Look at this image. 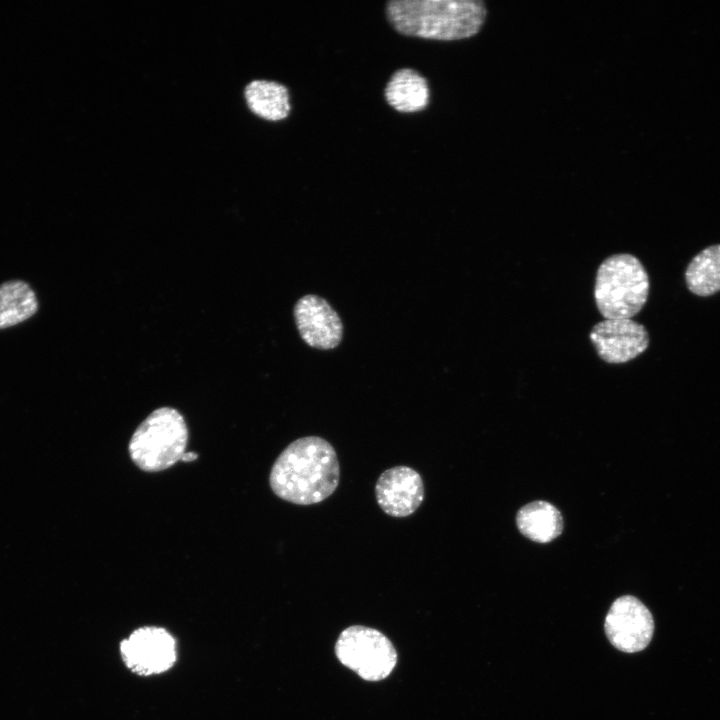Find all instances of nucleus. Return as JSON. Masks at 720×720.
<instances>
[{
	"instance_id": "obj_3",
	"label": "nucleus",
	"mask_w": 720,
	"mask_h": 720,
	"mask_svg": "<svg viewBox=\"0 0 720 720\" xmlns=\"http://www.w3.org/2000/svg\"><path fill=\"white\" fill-rule=\"evenodd\" d=\"M649 277L638 258L615 254L598 267L594 298L605 319H631L645 305Z\"/></svg>"
},
{
	"instance_id": "obj_16",
	"label": "nucleus",
	"mask_w": 720,
	"mask_h": 720,
	"mask_svg": "<svg viewBox=\"0 0 720 720\" xmlns=\"http://www.w3.org/2000/svg\"><path fill=\"white\" fill-rule=\"evenodd\" d=\"M198 458V454L195 452H185L181 458V461L191 462Z\"/></svg>"
},
{
	"instance_id": "obj_13",
	"label": "nucleus",
	"mask_w": 720,
	"mask_h": 720,
	"mask_svg": "<svg viewBox=\"0 0 720 720\" xmlns=\"http://www.w3.org/2000/svg\"><path fill=\"white\" fill-rule=\"evenodd\" d=\"M516 524L525 537L538 543L552 541L563 530L560 511L545 501H534L523 506L517 513Z\"/></svg>"
},
{
	"instance_id": "obj_1",
	"label": "nucleus",
	"mask_w": 720,
	"mask_h": 720,
	"mask_svg": "<svg viewBox=\"0 0 720 720\" xmlns=\"http://www.w3.org/2000/svg\"><path fill=\"white\" fill-rule=\"evenodd\" d=\"M340 481V465L333 446L319 436L291 442L275 460L269 475L273 493L296 505L320 503Z\"/></svg>"
},
{
	"instance_id": "obj_5",
	"label": "nucleus",
	"mask_w": 720,
	"mask_h": 720,
	"mask_svg": "<svg viewBox=\"0 0 720 720\" xmlns=\"http://www.w3.org/2000/svg\"><path fill=\"white\" fill-rule=\"evenodd\" d=\"M338 660L367 681L387 678L397 663L392 642L379 630L353 625L344 629L335 644Z\"/></svg>"
},
{
	"instance_id": "obj_12",
	"label": "nucleus",
	"mask_w": 720,
	"mask_h": 720,
	"mask_svg": "<svg viewBox=\"0 0 720 720\" xmlns=\"http://www.w3.org/2000/svg\"><path fill=\"white\" fill-rule=\"evenodd\" d=\"M248 109L267 121H280L290 112L289 92L285 85L265 79L250 81L243 90Z\"/></svg>"
},
{
	"instance_id": "obj_9",
	"label": "nucleus",
	"mask_w": 720,
	"mask_h": 720,
	"mask_svg": "<svg viewBox=\"0 0 720 720\" xmlns=\"http://www.w3.org/2000/svg\"><path fill=\"white\" fill-rule=\"evenodd\" d=\"M298 332L310 347L320 350L336 348L343 337V324L338 313L322 297L308 294L294 306Z\"/></svg>"
},
{
	"instance_id": "obj_8",
	"label": "nucleus",
	"mask_w": 720,
	"mask_h": 720,
	"mask_svg": "<svg viewBox=\"0 0 720 720\" xmlns=\"http://www.w3.org/2000/svg\"><path fill=\"white\" fill-rule=\"evenodd\" d=\"M589 337L598 356L611 364L628 362L649 345L646 328L632 319H605L593 326Z\"/></svg>"
},
{
	"instance_id": "obj_11",
	"label": "nucleus",
	"mask_w": 720,
	"mask_h": 720,
	"mask_svg": "<svg viewBox=\"0 0 720 720\" xmlns=\"http://www.w3.org/2000/svg\"><path fill=\"white\" fill-rule=\"evenodd\" d=\"M384 94L387 103L403 113L424 110L430 96L426 79L410 68L395 71L386 84Z\"/></svg>"
},
{
	"instance_id": "obj_14",
	"label": "nucleus",
	"mask_w": 720,
	"mask_h": 720,
	"mask_svg": "<svg viewBox=\"0 0 720 720\" xmlns=\"http://www.w3.org/2000/svg\"><path fill=\"white\" fill-rule=\"evenodd\" d=\"M38 309L36 295L22 280H10L0 285V329L17 325Z\"/></svg>"
},
{
	"instance_id": "obj_6",
	"label": "nucleus",
	"mask_w": 720,
	"mask_h": 720,
	"mask_svg": "<svg viewBox=\"0 0 720 720\" xmlns=\"http://www.w3.org/2000/svg\"><path fill=\"white\" fill-rule=\"evenodd\" d=\"M604 628L608 640L616 649L635 653L650 643L654 621L651 612L639 599L624 595L612 603Z\"/></svg>"
},
{
	"instance_id": "obj_15",
	"label": "nucleus",
	"mask_w": 720,
	"mask_h": 720,
	"mask_svg": "<svg viewBox=\"0 0 720 720\" xmlns=\"http://www.w3.org/2000/svg\"><path fill=\"white\" fill-rule=\"evenodd\" d=\"M685 280L688 289L698 296L720 291V244L705 248L690 261Z\"/></svg>"
},
{
	"instance_id": "obj_10",
	"label": "nucleus",
	"mask_w": 720,
	"mask_h": 720,
	"mask_svg": "<svg viewBox=\"0 0 720 720\" xmlns=\"http://www.w3.org/2000/svg\"><path fill=\"white\" fill-rule=\"evenodd\" d=\"M375 494L385 514L404 518L420 507L425 491L421 475L409 466L399 465L381 473L375 485Z\"/></svg>"
},
{
	"instance_id": "obj_4",
	"label": "nucleus",
	"mask_w": 720,
	"mask_h": 720,
	"mask_svg": "<svg viewBox=\"0 0 720 720\" xmlns=\"http://www.w3.org/2000/svg\"><path fill=\"white\" fill-rule=\"evenodd\" d=\"M187 440L188 428L181 413L171 407H161L134 431L128 451L141 470L158 472L181 460Z\"/></svg>"
},
{
	"instance_id": "obj_2",
	"label": "nucleus",
	"mask_w": 720,
	"mask_h": 720,
	"mask_svg": "<svg viewBox=\"0 0 720 720\" xmlns=\"http://www.w3.org/2000/svg\"><path fill=\"white\" fill-rule=\"evenodd\" d=\"M386 16L402 35L450 41L475 35L486 8L479 0H391Z\"/></svg>"
},
{
	"instance_id": "obj_7",
	"label": "nucleus",
	"mask_w": 720,
	"mask_h": 720,
	"mask_svg": "<svg viewBox=\"0 0 720 720\" xmlns=\"http://www.w3.org/2000/svg\"><path fill=\"white\" fill-rule=\"evenodd\" d=\"M126 666L139 675L149 676L170 669L176 661V642L164 628L136 629L120 644Z\"/></svg>"
}]
</instances>
